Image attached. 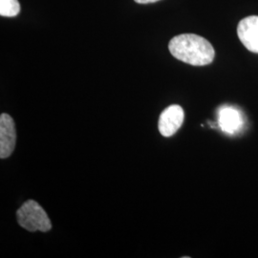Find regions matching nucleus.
<instances>
[{
  "label": "nucleus",
  "mask_w": 258,
  "mask_h": 258,
  "mask_svg": "<svg viewBox=\"0 0 258 258\" xmlns=\"http://www.w3.org/2000/svg\"><path fill=\"white\" fill-rule=\"evenodd\" d=\"M171 55L187 64L204 66L212 63L215 51L204 37L194 34H183L173 37L168 44Z\"/></svg>",
  "instance_id": "1"
},
{
  "label": "nucleus",
  "mask_w": 258,
  "mask_h": 258,
  "mask_svg": "<svg viewBox=\"0 0 258 258\" xmlns=\"http://www.w3.org/2000/svg\"><path fill=\"white\" fill-rule=\"evenodd\" d=\"M19 226L28 231L47 232L52 229V223L44 209L35 200H28L17 212Z\"/></svg>",
  "instance_id": "2"
},
{
  "label": "nucleus",
  "mask_w": 258,
  "mask_h": 258,
  "mask_svg": "<svg viewBox=\"0 0 258 258\" xmlns=\"http://www.w3.org/2000/svg\"><path fill=\"white\" fill-rule=\"evenodd\" d=\"M184 113L180 105L173 104L166 107L160 115L158 128L164 137H171L180 129L184 121Z\"/></svg>",
  "instance_id": "3"
},
{
  "label": "nucleus",
  "mask_w": 258,
  "mask_h": 258,
  "mask_svg": "<svg viewBox=\"0 0 258 258\" xmlns=\"http://www.w3.org/2000/svg\"><path fill=\"white\" fill-rule=\"evenodd\" d=\"M17 144V129L14 119L9 114L3 113L0 116V158L11 156Z\"/></svg>",
  "instance_id": "4"
},
{
  "label": "nucleus",
  "mask_w": 258,
  "mask_h": 258,
  "mask_svg": "<svg viewBox=\"0 0 258 258\" xmlns=\"http://www.w3.org/2000/svg\"><path fill=\"white\" fill-rule=\"evenodd\" d=\"M240 41L249 51L258 54V17L250 16L242 19L237 27Z\"/></svg>",
  "instance_id": "5"
},
{
  "label": "nucleus",
  "mask_w": 258,
  "mask_h": 258,
  "mask_svg": "<svg viewBox=\"0 0 258 258\" xmlns=\"http://www.w3.org/2000/svg\"><path fill=\"white\" fill-rule=\"evenodd\" d=\"M218 125L222 131L234 135L242 130L244 119L238 109L231 106H224L218 111Z\"/></svg>",
  "instance_id": "6"
},
{
  "label": "nucleus",
  "mask_w": 258,
  "mask_h": 258,
  "mask_svg": "<svg viewBox=\"0 0 258 258\" xmlns=\"http://www.w3.org/2000/svg\"><path fill=\"white\" fill-rule=\"evenodd\" d=\"M20 12L19 0H0V15L1 17L14 18Z\"/></svg>",
  "instance_id": "7"
},
{
  "label": "nucleus",
  "mask_w": 258,
  "mask_h": 258,
  "mask_svg": "<svg viewBox=\"0 0 258 258\" xmlns=\"http://www.w3.org/2000/svg\"><path fill=\"white\" fill-rule=\"evenodd\" d=\"M134 1L137 2V3H140V4H148V3H154V2H157L159 0H134Z\"/></svg>",
  "instance_id": "8"
}]
</instances>
